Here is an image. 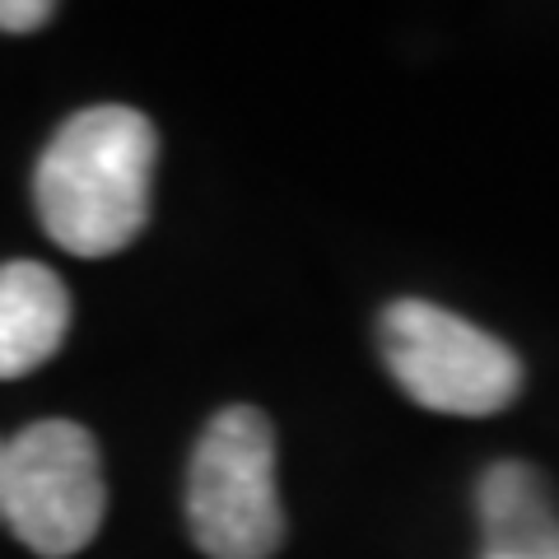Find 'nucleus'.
<instances>
[{
	"mask_svg": "<svg viewBox=\"0 0 559 559\" xmlns=\"http://www.w3.org/2000/svg\"><path fill=\"white\" fill-rule=\"evenodd\" d=\"M154 154L159 135L135 108L98 103L70 117L33 173L38 219L51 242L75 257L131 248L150 219Z\"/></svg>",
	"mask_w": 559,
	"mask_h": 559,
	"instance_id": "f257e3e1",
	"label": "nucleus"
},
{
	"mask_svg": "<svg viewBox=\"0 0 559 559\" xmlns=\"http://www.w3.org/2000/svg\"><path fill=\"white\" fill-rule=\"evenodd\" d=\"M187 522L210 559H271L280 550L275 429L257 406H229L205 425L191 457Z\"/></svg>",
	"mask_w": 559,
	"mask_h": 559,
	"instance_id": "f03ea898",
	"label": "nucleus"
},
{
	"mask_svg": "<svg viewBox=\"0 0 559 559\" xmlns=\"http://www.w3.org/2000/svg\"><path fill=\"white\" fill-rule=\"evenodd\" d=\"M70 331V294L38 261L0 266V382L24 378L57 355Z\"/></svg>",
	"mask_w": 559,
	"mask_h": 559,
	"instance_id": "39448f33",
	"label": "nucleus"
},
{
	"mask_svg": "<svg viewBox=\"0 0 559 559\" xmlns=\"http://www.w3.org/2000/svg\"><path fill=\"white\" fill-rule=\"evenodd\" d=\"M108 485L90 429L75 419H38L5 439L0 518L33 555H80L103 527Z\"/></svg>",
	"mask_w": 559,
	"mask_h": 559,
	"instance_id": "7ed1b4c3",
	"label": "nucleus"
},
{
	"mask_svg": "<svg viewBox=\"0 0 559 559\" xmlns=\"http://www.w3.org/2000/svg\"><path fill=\"white\" fill-rule=\"evenodd\" d=\"M382 359L415 406L495 415L522 392V359L489 331L425 299H396L378 322Z\"/></svg>",
	"mask_w": 559,
	"mask_h": 559,
	"instance_id": "20e7f679",
	"label": "nucleus"
},
{
	"mask_svg": "<svg viewBox=\"0 0 559 559\" xmlns=\"http://www.w3.org/2000/svg\"><path fill=\"white\" fill-rule=\"evenodd\" d=\"M51 14H57V5H47V0H0V28L5 33H33Z\"/></svg>",
	"mask_w": 559,
	"mask_h": 559,
	"instance_id": "0eeeda50",
	"label": "nucleus"
},
{
	"mask_svg": "<svg viewBox=\"0 0 559 559\" xmlns=\"http://www.w3.org/2000/svg\"><path fill=\"white\" fill-rule=\"evenodd\" d=\"M480 559H559V513L527 462H499L480 480Z\"/></svg>",
	"mask_w": 559,
	"mask_h": 559,
	"instance_id": "423d86ee",
	"label": "nucleus"
},
{
	"mask_svg": "<svg viewBox=\"0 0 559 559\" xmlns=\"http://www.w3.org/2000/svg\"><path fill=\"white\" fill-rule=\"evenodd\" d=\"M0 471H5V443H0Z\"/></svg>",
	"mask_w": 559,
	"mask_h": 559,
	"instance_id": "6e6552de",
	"label": "nucleus"
}]
</instances>
